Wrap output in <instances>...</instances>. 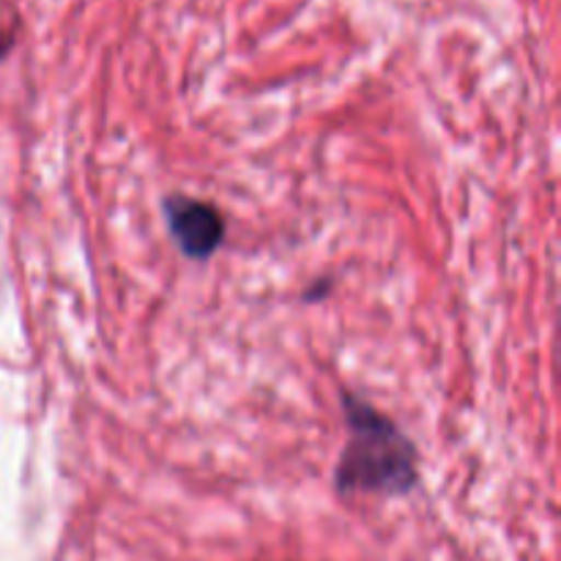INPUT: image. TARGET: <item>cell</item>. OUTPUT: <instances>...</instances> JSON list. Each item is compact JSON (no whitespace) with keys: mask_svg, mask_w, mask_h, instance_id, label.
Masks as SVG:
<instances>
[{"mask_svg":"<svg viewBox=\"0 0 561 561\" xmlns=\"http://www.w3.org/2000/svg\"><path fill=\"white\" fill-rule=\"evenodd\" d=\"M164 211H168L170 233L184 255L203 261L222 244L225 219L208 203L175 195L164 203Z\"/></svg>","mask_w":561,"mask_h":561,"instance_id":"obj_2","label":"cell"},{"mask_svg":"<svg viewBox=\"0 0 561 561\" xmlns=\"http://www.w3.org/2000/svg\"><path fill=\"white\" fill-rule=\"evenodd\" d=\"M351 436L337 466L340 493H389L400 496L416 485V449L370 403L343 394Z\"/></svg>","mask_w":561,"mask_h":561,"instance_id":"obj_1","label":"cell"}]
</instances>
